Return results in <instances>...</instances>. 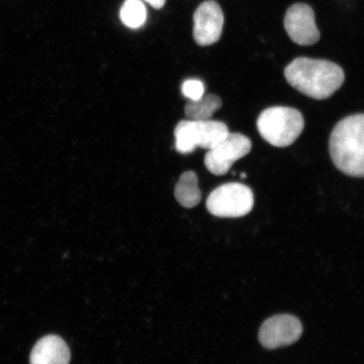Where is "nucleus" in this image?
I'll return each mask as SVG.
<instances>
[{
	"label": "nucleus",
	"mask_w": 364,
	"mask_h": 364,
	"mask_svg": "<svg viewBox=\"0 0 364 364\" xmlns=\"http://www.w3.org/2000/svg\"><path fill=\"white\" fill-rule=\"evenodd\" d=\"M288 83L300 93L316 100H325L338 91L345 80L339 65L324 59L298 58L285 68Z\"/></svg>",
	"instance_id": "f257e3e1"
},
{
	"label": "nucleus",
	"mask_w": 364,
	"mask_h": 364,
	"mask_svg": "<svg viewBox=\"0 0 364 364\" xmlns=\"http://www.w3.org/2000/svg\"><path fill=\"white\" fill-rule=\"evenodd\" d=\"M330 156L344 174L364 178V114H354L341 120L332 130Z\"/></svg>",
	"instance_id": "f03ea898"
},
{
	"label": "nucleus",
	"mask_w": 364,
	"mask_h": 364,
	"mask_svg": "<svg viewBox=\"0 0 364 364\" xmlns=\"http://www.w3.org/2000/svg\"><path fill=\"white\" fill-rule=\"evenodd\" d=\"M257 130L264 140L272 146H290L302 134L304 117L292 107H272L264 110L259 116Z\"/></svg>",
	"instance_id": "7ed1b4c3"
},
{
	"label": "nucleus",
	"mask_w": 364,
	"mask_h": 364,
	"mask_svg": "<svg viewBox=\"0 0 364 364\" xmlns=\"http://www.w3.org/2000/svg\"><path fill=\"white\" fill-rule=\"evenodd\" d=\"M229 133L227 125L220 121H181L174 132L176 149L181 154L192 153L197 147L208 150Z\"/></svg>",
	"instance_id": "20e7f679"
},
{
	"label": "nucleus",
	"mask_w": 364,
	"mask_h": 364,
	"mask_svg": "<svg viewBox=\"0 0 364 364\" xmlns=\"http://www.w3.org/2000/svg\"><path fill=\"white\" fill-rule=\"evenodd\" d=\"M254 195L252 189L241 183L218 186L208 196V211L218 218H240L252 212Z\"/></svg>",
	"instance_id": "39448f33"
},
{
	"label": "nucleus",
	"mask_w": 364,
	"mask_h": 364,
	"mask_svg": "<svg viewBox=\"0 0 364 364\" xmlns=\"http://www.w3.org/2000/svg\"><path fill=\"white\" fill-rule=\"evenodd\" d=\"M252 141L239 133H229L215 146L208 149L204 158L205 166L215 176H224L233 164L252 150Z\"/></svg>",
	"instance_id": "423d86ee"
},
{
	"label": "nucleus",
	"mask_w": 364,
	"mask_h": 364,
	"mask_svg": "<svg viewBox=\"0 0 364 364\" xmlns=\"http://www.w3.org/2000/svg\"><path fill=\"white\" fill-rule=\"evenodd\" d=\"M303 334L301 321L289 314L268 318L259 330L258 339L263 348L277 349L292 345Z\"/></svg>",
	"instance_id": "0eeeda50"
},
{
	"label": "nucleus",
	"mask_w": 364,
	"mask_h": 364,
	"mask_svg": "<svg viewBox=\"0 0 364 364\" xmlns=\"http://www.w3.org/2000/svg\"><path fill=\"white\" fill-rule=\"evenodd\" d=\"M284 26L293 42L301 46H311L320 40L315 13L306 4H295L286 13Z\"/></svg>",
	"instance_id": "6e6552de"
},
{
	"label": "nucleus",
	"mask_w": 364,
	"mask_h": 364,
	"mask_svg": "<svg viewBox=\"0 0 364 364\" xmlns=\"http://www.w3.org/2000/svg\"><path fill=\"white\" fill-rule=\"evenodd\" d=\"M224 20L220 4L213 0L200 4L193 16L195 42L203 47L217 43L222 34Z\"/></svg>",
	"instance_id": "1a4fd4ad"
},
{
	"label": "nucleus",
	"mask_w": 364,
	"mask_h": 364,
	"mask_svg": "<svg viewBox=\"0 0 364 364\" xmlns=\"http://www.w3.org/2000/svg\"><path fill=\"white\" fill-rule=\"evenodd\" d=\"M71 353L65 340L48 335L36 343L30 355V364H70Z\"/></svg>",
	"instance_id": "9d476101"
},
{
	"label": "nucleus",
	"mask_w": 364,
	"mask_h": 364,
	"mask_svg": "<svg viewBox=\"0 0 364 364\" xmlns=\"http://www.w3.org/2000/svg\"><path fill=\"white\" fill-rule=\"evenodd\" d=\"M175 198L186 208H194L201 201L202 193L195 172L186 171L180 176L175 186Z\"/></svg>",
	"instance_id": "9b49d317"
},
{
	"label": "nucleus",
	"mask_w": 364,
	"mask_h": 364,
	"mask_svg": "<svg viewBox=\"0 0 364 364\" xmlns=\"http://www.w3.org/2000/svg\"><path fill=\"white\" fill-rule=\"evenodd\" d=\"M222 100L216 95H203L196 101H189L185 107V114L189 120H209L222 107Z\"/></svg>",
	"instance_id": "f8f14e48"
},
{
	"label": "nucleus",
	"mask_w": 364,
	"mask_h": 364,
	"mask_svg": "<svg viewBox=\"0 0 364 364\" xmlns=\"http://www.w3.org/2000/svg\"><path fill=\"white\" fill-rule=\"evenodd\" d=\"M120 19L129 28L139 29L146 22V8L141 0H125L121 7Z\"/></svg>",
	"instance_id": "ddd939ff"
},
{
	"label": "nucleus",
	"mask_w": 364,
	"mask_h": 364,
	"mask_svg": "<svg viewBox=\"0 0 364 364\" xmlns=\"http://www.w3.org/2000/svg\"><path fill=\"white\" fill-rule=\"evenodd\" d=\"M181 91L189 101H196L203 97L205 87L201 80L190 79L186 80L182 85Z\"/></svg>",
	"instance_id": "4468645a"
},
{
	"label": "nucleus",
	"mask_w": 364,
	"mask_h": 364,
	"mask_svg": "<svg viewBox=\"0 0 364 364\" xmlns=\"http://www.w3.org/2000/svg\"><path fill=\"white\" fill-rule=\"evenodd\" d=\"M145 2H147L154 9H161L164 6H165L166 0H144Z\"/></svg>",
	"instance_id": "2eb2a0df"
},
{
	"label": "nucleus",
	"mask_w": 364,
	"mask_h": 364,
	"mask_svg": "<svg viewBox=\"0 0 364 364\" xmlns=\"http://www.w3.org/2000/svg\"><path fill=\"white\" fill-rule=\"evenodd\" d=\"M240 176H240V177H241V178H242V179H245V178H247V175H245V173H244V174H243V173H242V174H241Z\"/></svg>",
	"instance_id": "dca6fc26"
}]
</instances>
